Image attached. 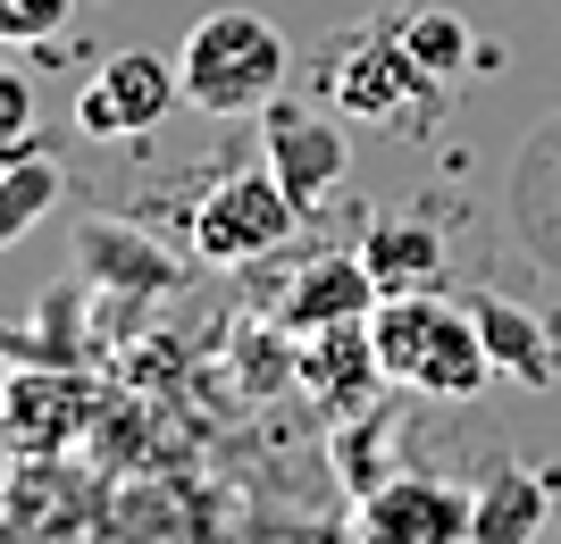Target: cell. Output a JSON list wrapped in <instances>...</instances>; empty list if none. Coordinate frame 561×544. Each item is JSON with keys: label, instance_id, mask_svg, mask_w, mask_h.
<instances>
[{"label": "cell", "instance_id": "cell-1", "mask_svg": "<svg viewBox=\"0 0 561 544\" xmlns=\"http://www.w3.org/2000/svg\"><path fill=\"white\" fill-rule=\"evenodd\" d=\"M176 84H185L193 109L243 118L268 93H285V34L260 9H210L176 50Z\"/></svg>", "mask_w": 561, "mask_h": 544}, {"label": "cell", "instance_id": "cell-2", "mask_svg": "<svg viewBox=\"0 0 561 544\" xmlns=\"http://www.w3.org/2000/svg\"><path fill=\"white\" fill-rule=\"evenodd\" d=\"M319 84H328L335 118H360V126H427L453 93L445 76L420 68V50L402 43V25H360V34H344V43L328 50Z\"/></svg>", "mask_w": 561, "mask_h": 544}, {"label": "cell", "instance_id": "cell-3", "mask_svg": "<svg viewBox=\"0 0 561 544\" xmlns=\"http://www.w3.org/2000/svg\"><path fill=\"white\" fill-rule=\"evenodd\" d=\"M294 227H302V210H294V193L277 185V167H234V176H218V185L193 201V252L210 268L268 261Z\"/></svg>", "mask_w": 561, "mask_h": 544}, {"label": "cell", "instance_id": "cell-4", "mask_svg": "<svg viewBox=\"0 0 561 544\" xmlns=\"http://www.w3.org/2000/svg\"><path fill=\"white\" fill-rule=\"evenodd\" d=\"M260 135H268V167H277V185L294 193L302 218L344 185L352 142H344V126H335L328 109H310V101H294V93H268L260 101Z\"/></svg>", "mask_w": 561, "mask_h": 544}, {"label": "cell", "instance_id": "cell-5", "mask_svg": "<svg viewBox=\"0 0 561 544\" xmlns=\"http://www.w3.org/2000/svg\"><path fill=\"white\" fill-rule=\"evenodd\" d=\"M93 419H101V394L84 369H34L25 360V378H9V394H0V444L25 452V461L68 452Z\"/></svg>", "mask_w": 561, "mask_h": 544}, {"label": "cell", "instance_id": "cell-6", "mask_svg": "<svg viewBox=\"0 0 561 544\" xmlns=\"http://www.w3.org/2000/svg\"><path fill=\"white\" fill-rule=\"evenodd\" d=\"M469 502L478 495H461L445 477L394 470V477H377L369 495H352V528L377 544H453V536H469Z\"/></svg>", "mask_w": 561, "mask_h": 544}, {"label": "cell", "instance_id": "cell-7", "mask_svg": "<svg viewBox=\"0 0 561 544\" xmlns=\"http://www.w3.org/2000/svg\"><path fill=\"white\" fill-rule=\"evenodd\" d=\"M176 59H160V50H117L110 68L76 93V126L93 142H117V135H151V126L176 109Z\"/></svg>", "mask_w": 561, "mask_h": 544}, {"label": "cell", "instance_id": "cell-8", "mask_svg": "<svg viewBox=\"0 0 561 544\" xmlns=\"http://www.w3.org/2000/svg\"><path fill=\"white\" fill-rule=\"evenodd\" d=\"M76 277L93 285V293L160 302V293L185 285V261H176L168 243H151L142 227H126V218H84V227H76Z\"/></svg>", "mask_w": 561, "mask_h": 544}, {"label": "cell", "instance_id": "cell-9", "mask_svg": "<svg viewBox=\"0 0 561 544\" xmlns=\"http://www.w3.org/2000/svg\"><path fill=\"white\" fill-rule=\"evenodd\" d=\"M377 385H386V360L369 344V319H335V327H310L302 335V394L319 403V419L344 427L377 403Z\"/></svg>", "mask_w": 561, "mask_h": 544}, {"label": "cell", "instance_id": "cell-10", "mask_svg": "<svg viewBox=\"0 0 561 544\" xmlns=\"http://www.w3.org/2000/svg\"><path fill=\"white\" fill-rule=\"evenodd\" d=\"M294 335L310 327H335V319H369L377 310V277L360 252H319V261H302L294 277L277 285V302H268Z\"/></svg>", "mask_w": 561, "mask_h": 544}, {"label": "cell", "instance_id": "cell-11", "mask_svg": "<svg viewBox=\"0 0 561 544\" xmlns=\"http://www.w3.org/2000/svg\"><path fill=\"white\" fill-rule=\"evenodd\" d=\"M469 319H478V335H486V352L503 378H519L528 394H553L561 385V352H553V327H545L537 310L503 302V293H469Z\"/></svg>", "mask_w": 561, "mask_h": 544}, {"label": "cell", "instance_id": "cell-12", "mask_svg": "<svg viewBox=\"0 0 561 544\" xmlns=\"http://www.w3.org/2000/svg\"><path fill=\"white\" fill-rule=\"evenodd\" d=\"M453 293L436 285V293H377V310H369V344H377V360H386V385H411L420 378V360H427V344L445 335V319H453Z\"/></svg>", "mask_w": 561, "mask_h": 544}, {"label": "cell", "instance_id": "cell-13", "mask_svg": "<svg viewBox=\"0 0 561 544\" xmlns=\"http://www.w3.org/2000/svg\"><path fill=\"white\" fill-rule=\"evenodd\" d=\"M360 261H369L377 293H436L445 285V235L427 218H377Z\"/></svg>", "mask_w": 561, "mask_h": 544}, {"label": "cell", "instance_id": "cell-14", "mask_svg": "<svg viewBox=\"0 0 561 544\" xmlns=\"http://www.w3.org/2000/svg\"><path fill=\"white\" fill-rule=\"evenodd\" d=\"M494 378V352H486V335H478V319H469V302L445 319V335L427 344L420 360V378H411V394H427V403H478Z\"/></svg>", "mask_w": 561, "mask_h": 544}, {"label": "cell", "instance_id": "cell-15", "mask_svg": "<svg viewBox=\"0 0 561 544\" xmlns=\"http://www.w3.org/2000/svg\"><path fill=\"white\" fill-rule=\"evenodd\" d=\"M84 293L93 285L76 277V285H59L43 310H34V327H0V352H18V360H34V369H84Z\"/></svg>", "mask_w": 561, "mask_h": 544}, {"label": "cell", "instance_id": "cell-16", "mask_svg": "<svg viewBox=\"0 0 561 544\" xmlns=\"http://www.w3.org/2000/svg\"><path fill=\"white\" fill-rule=\"evenodd\" d=\"M545 511H553V495H545L537 470H494V486L469 502V536L519 544V536H537V528H545Z\"/></svg>", "mask_w": 561, "mask_h": 544}, {"label": "cell", "instance_id": "cell-17", "mask_svg": "<svg viewBox=\"0 0 561 544\" xmlns=\"http://www.w3.org/2000/svg\"><path fill=\"white\" fill-rule=\"evenodd\" d=\"M50 210H59V160L18 142V151L0 160V252H9L18 235H34Z\"/></svg>", "mask_w": 561, "mask_h": 544}, {"label": "cell", "instance_id": "cell-18", "mask_svg": "<svg viewBox=\"0 0 561 544\" xmlns=\"http://www.w3.org/2000/svg\"><path fill=\"white\" fill-rule=\"evenodd\" d=\"M234 378L252 385V403L285 394V385H302V335L285 327L277 310L252 319V327H234Z\"/></svg>", "mask_w": 561, "mask_h": 544}, {"label": "cell", "instance_id": "cell-19", "mask_svg": "<svg viewBox=\"0 0 561 544\" xmlns=\"http://www.w3.org/2000/svg\"><path fill=\"white\" fill-rule=\"evenodd\" d=\"M402 25V43L420 50V68L427 76H461V59H469V34H461V18H445V9H420V18H394Z\"/></svg>", "mask_w": 561, "mask_h": 544}, {"label": "cell", "instance_id": "cell-20", "mask_svg": "<svg viewBox=\"0 0 561 544\" xmlns=\"http://www.w3.org/2000/svg\"><path fill=\"white\" fill-rule=\"evenodd\" d=\"M76 18V0H0V43H50Z\"/></svg>", "mask_w": 561, "mask_h": 544}, {"label": "cell", "instance_id": "cell-21", "mask_svg": "<svg viewBox=\"0 0 561 544\" xmlns=\"http://www.w3.org/2000/svg\"><path fill=\"white\" fill-rule=\"evenodd\" d=\"M25 126H34V84H25V76L0 59V160L25 142Z\"/></svg>", "mask_w": 561, "mask_h": 544}, {"label": "cell", "instance_id": "cell-22", "mask_svg": "<svg viewBox=\"0 0 561 544\" xmlns=\"http://www.w3.org/2000/svg\"><path fill=\"white\" fill-rule=\"evenodd\" d=\"M0 394H9V378H0Z\"/></svg>", "mask_w": 561, "mask_h": 544}]
</instances>
